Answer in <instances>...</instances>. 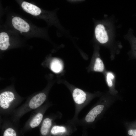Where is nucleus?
Here are the masks:
<instances>
[{
	"instance_id": "6e6552de",
	"label": "nucleus",
	"mask_w": 136,
	"mask_h": 136,
	"mask_svg": "<svg viewBox=\"0 0 136 136\" xmlns=\"http://www.w3.org/2000/svg\"><path fill=\"white\" fill-rule=\"evenodd\" d=\"M46 95L43 93H40L34 96L30 100L29 106L32 109L36 108L41 105L45 100Z\"/></svg>"
},
{
	"instance_id": "2eb2a0df",
	"label": "nucleus",
	"mask_w": 136,
	"mask_h": 136,
	"mask_svg": "<svg viewBox=\"0 0 136 136\" xmlns=\"http://www.w3.org/2000/svg\"><path fill=\"white\" fill-rule=\"evenodd\" d=\"M3 136H16V135L14 130L11 128H9L5 131Z\"/></svg>"
},
{
	"instance_id": "4468645a",
	"label": "nucleus",
	"mask_w": 136,
	"mask_h": 136,
	"mask_svg": "<svg viewBox=\"0 0 136 136\" xmlns=\"http://www.w3.org/2000/svg\"><path fill=\"white\" fill-rule=\"evenodd\" d=\"M66 131V128L63 126H55L52 128L51 132L53 134H56L59 133H63Z\"/></svg>"
},
{
	"instance_id": "39448f33",
	"label": "nucleus",
	"mask_w": 136,
	"mask_h": 136,
	"mask_svg": "<svg viewBox=\"0 0 136 136\" xmlns=\"http://www.w3.org/2000/svg\"><path fill=\"white\" fill-rule=\"evenodd\" d=\"M14 95L12 92L5 91L2 93L0 95V106L4 109L8 108L10 103L13 100Z\"/></svg>"
},
{
	"instance_id": "f3484780",
	"label": "nucleus",
	"mask_w": 136,
	"mask_h": 136,
	"mask_svg": "<svg viewBox=\"0 0 136 136\" xmlns=\"http://www.w3.org/2000/svg\"><path fill=\"white\" fill-rule=\"evenodd\" d=\"M134 57L136 58V45L134 46Z\"/></svg>"
},
{
	"instance_id": "9d476101",
	"label": "nucleus",
	"mask_w": 136,
	"mask_h": 136,
	"mask_svg": "<svg viewBox=\"0 0 136 136\" xmlns=\"http://www.w3.org/2000/svg\"><path fill=\"white\" fill-rule=\"evenodd\" d=\"M9 37L8 34L4 32L0 33V49L2 50H6L10 44Z\"/></svg>"
},
{
	"instance_id": "f8f14e48",
	"label": "nucleus",
	"mask_w": 136,
	"mask_h": 136,
	"mask_svg": "<svg viewBox=\"0 0 136 136\" xmlns=\"http://www.w3.org/2000/svg\"><path fill=\"white\" fill-rule=\"evenodd\" d=\"M51 124L52 120L50 118H46L44 120L40 130L42 135H45L47 134Z\"/></svg>"
},
{
	"instance_id": "20e7f679",
	"label": "nucleus",
	"mask_w": 136,
	"mask_h": 136,
	"mask_svg": "<svg viewBox=\"0 0 136 136\" xmlns=\"http://www.w3.org/2000/svg\"><path fill=\"white\" fill-rule=\"evenodd\" d=\"M95 36L97 41L100 43L104 44L108 40V37L104 26L99 24L96 26L95 30Z\"/></svg>"
},
{
	"instance_id": "423d86ee",
	"label": "nucleus",
	"mask_w": 136,
	"mask_h": 136,
	"mask_svg": "<svg viewBox=\"0 0 136 136\" xmlns=\"http://www.w3.org/2000/svg\"><path fill=\"white\" fill-rule=\"evenodd\" d=\"M72 96L75 103L78 105H81L86 101L87 95L86 93L83 90L76 88L72 92Z\"/></svg>"
},
{
	"instance_id": "9b49d317",
	"label": "nucleus",
	"mask_w": 136,
	"mask_h": 136,
	"mask_svg": "<svg viewBox=\"0 0 136 136\" xmlns=\"http://www.w3.org/2000/svg\"><path fill=\"white\" fill-rule=\"evenodd\" d=\"M50 68L54 72L58 73L62 70L63 65L60 60L57 59H55L53 60L51 62Z\"/></svg>"
},
{
	"instance_id": "dca6fc26",
	"label": "nucleus",
	"mask_w": 136,
	"mask_h": 136,
	"mask_svg": "<svg viewBox=\"0 0 136 136\" xmlns=\"http://www.w3.org/2000/svg\"><path fill=\"white\" fill-rule=\"evenodd\" d=\"M128 134L130 136H136V129H130L128 130Z\"/></svg>"
},
{
	"instance_id": "f03ea898",
	"label": "nucleus",
	"mask_w": 136,
	"mask_h": 136,
	"mask_svg": "<svg viewBox=\"0 0 136 136\" xmlns=\"http://www.w3.org/2000/svg\"><path fill=\"white\" fill-rule=\"evenodd\" d=\"M12 23L13 27L16 30L23 32H27L30 29L29 24L20 17L15 16L12 20Z\"/></svg>"
},
{
	"instance_id": "1a4fd4ad",
	"label": "nucleus",
	"mask_w": 136,
	"mask_h": 136,
	"mask_svg": "<svg viewBox=\"0 0 136 136\" xmlns=\"http://www.w3.org/2000/svg\"><path fill=\"white\" fill-rule=\"evenodd\" d=\"M93 64L92 70L94 71L103 73L106 70L103 62L100 57H96Z\"/></svg>"
},
{
	"instance_id": "ddd939ff",
	"label": "nucleus",
	"mask_w": 136,
	"mask_h": 136,
	"mask_svg": "<svg viewBox=\"0 0 136 136\" xmlns=\"http://www.w3.org/2000/svg\"><path fill=\"white\" fill-rule=\"evenodd\" d=\"M43 115L40 113L37 114L33 118L30 123V126L32 128L37 127L41 123L43 118Z\"/></svg>"
},
{
	"instance_id": "f257e3e1",
	"label": "nucleus",
	"mask_w": 136,
	"mask_h": 136,
	"mask_svg": "<svg viewBox=\"0 0 136 136\" xmlns=\"http://www.w3.org/2000/svg\"><path fill=\"white\" fill-rule=\"evenodd\" d=\"M106 82L109 89V93L111 95L115 96L118 93L115 89V76L112 72L106 70L103 73Z\"/></svg>"
},
{
	"instance_id": "0eeeda50",
	"label": "nucleus",
	"mask_w": 136,
	"mask_h": 136,
	"mask_svg": "<svg viewBox=\"0 0 136 136\" xmlns=\"http://www.w3.org/2000/svg\"><path fill=\"white\" fill-rule=\"evenodd\" d=\"M21 6L25 12L33 16L39 15L42 12L40 9L39 7L26 1H23L21 3Z\"/></svg>"
},
{
	"instance_id": "7ed1b4c3",
	"label": "nucleus",
	"mask_w": 136,
	"mask_h": 136,
	"mask_svg": "<svg viewBox=\"0 0 136 136\" xmlns=\"http://www.w3.org/2000/svg\"><path fill=\"white\" fill-rule=\"evenodd\" d=\"M105 107L103 104L97 105L92 109L86 115L85 120L86 122L91 123L94 122L95 118L103 112Z\"/></svg>"
}]
</instances>
